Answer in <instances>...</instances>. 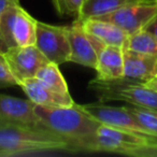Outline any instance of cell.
Here are the masks:
<instances>
[{
  "mask_svg": "<svg viewBox=\"0 0 157 157\" xmlns=\"http://www.w3.org/2000/svg\"><path fill=\"white\" fill-rule=\"evenodd\" d=\"M36 78L43 85H45L46 87L54 90V92L65 95L70 94L68 84L63 75L61 74L57 63H51V61L48 63L38 71Z\"/></svg>",
  "mask_w": 157,
  "mask_h": 157,
  "instance_id": "17",
  "label": "cell"
},
{
  "mask_svg": "<svg viewBox=\"0 0 157 157\" xmlns=\"http://www.w3.org/2000/svg\"><path fill=\"white\" fill-rule=\"evenodd\" d=\"M14 3H18L15 0H0V15L10 7V6L14 5Z\"/></svg>",
  "mask_w": 157,
  "mask_h": 157,
  "instance_id": "24",
  "label": "cell"
},
{
  "mask_svg": "<svg viewBox=\"0 0 157 157\" xmlns=\"http://www.w3.org/2000/svg\"><path fill=\"white\" fill-rule=\"evenodd\" d=\"M146 84H147L148 86H151V87H153L155 90H157V80L156 78H154V80H151V81L148 82H145Z\"/></svg>",
  "mask_w": 157,
  "mask_h": 157,
  "instance_id": "26",
  "label": "cell"
},
{
  "mask_svg": "<svg viewBox=\"0 0 157 157\" xmlns=\"http://www.w3.org/2000/svg\"><path fill=\"white\" fill-rule=\"evenodd\" d=\"M3 56L8 67L17 81V86L23 80L36 78L38 71L50 63L35 44L9 48L3 52Z\"/></svg>",
  "mask_w": 157,
  "mask_h": 157,
  "instance_id": "9",
  "label": "cell"
},
{
  "mask_svg": "<svg viewBox=\"0 0 157 157\" xmlns=\"http://www.w3.org/2000/svg\"><path fill=\"white\" fill-rule=\"evenodd\" d=\"M90 86L98 93L101 102L122 101L126 105L157 112V90L146 83L128 81L125 78L110 82L95 78Z\"/></svg>",
  "mask_w": 157,
  "mask_h": 157,
  "instance_id": "3",
  "label": "cell"
},
{
  "mask_svg": "<svg viewBox=\"0 0 157 157\" xmlns=\"http://www.w3.org/2000/svg\"><path fill=\"white\" fill-rule=\"evenodd\" d=\"M1 124H6V123H3V122H1V121H0V125Z\"/></svg>",
  "mask_w": 157,
  "mask_h": 157,
  "instance_id": "28",
  "label": "cell"
},
{
  "mask_svg": "<svg viewBox=\"0 0 157 157\" xmlns=\"http://www.w3.org/2000/svg\"><path fill=\"white\" fill-rule=\"evenodd\" d=\"M7 50H8V48H7V45H6L5 41H3L2 37H1V33H0V52L3 53V52H6Z\"/></svg>",
  "mask_w": 157,
  "mask_h": 157,
  "instance_id": "25",
  "label": "cell"
},
{
  "mask_svg": "<svg viewBox=\"0 0 157 157\" xmlns=\"http://www.w3.org/2000/svg\"><path fill=\"white\" fill-rule=\"evenodd\" d=\"M53 5H54L55 9H56V11L58 12L59 11V0H52Z\"/></svg>",
  "mask_w": 157,
  "mask_h": 157,
  "instance_id": "27",
  "label": "cell"
},
{
  "mask_svg": "<svg viewBox=\"0 0 157 157\" xmlns=\"http://www.w3.org/2000/svg\"><path fill=\"white\" fill-rule=\"evenodd\" d=\"M73 150L68 140L44 127L0 125V157L71 153Z\"/></svg>",
  "mask_w": 157,
  "mask_h": 157,
  "instance_id": "1",
  "label": "cell"
},
{
  "mask_svg": "<svg viewBox=\"0 0 157 157\" xmlns=\"http://www.w3.org/2000/svg\"><path fill=\"white\" fill-rule=\"evenodd\" d=\"M0 121L7 124L43 127L35 112V103L29 99L3 94H0Z\"/></svg>",
  "mask_w": 157,
  "mask_h": 157,
  "instance_id": "11",
  "label": "cell"
},
{
  "mask_svg": "<svg viewBox=\"0 0 157 157\" xmlns=\"http://www.w3.org/2000/svg\"><path fill=\"white\" fill-rule=\"evenodd\" d=\"M157 78V57L124 48V78L145 83Z\"/></svg>",
  "mask_w": 157,
  "mask_h": 157,
  "instance_id": "12",
  "label": "cell"
},
{
  "mask_svg": "<svg viewBox=\"0 0 157 157\" xmlns=\"http://www.w3.org/2000/svg\"><path fill=\"white\" fill-rule=\"evenodd\" d=\"M35 112L42 126L70 142L76 151L84 150L96 133L100 123L74 102L69 107L48 108L35 105Z\"/></svg>",
  "mask_w": 157,
  "mask_h": 157,
  "instance_id": "2",
  "label": "cell"
},
{
  "mask_svg": "<svg viewBox=\"0 0 157 157\" xmlns=\"http://www.w3.org/2000/svg\"><path fill=\"white\" fill-rule=\"evenodd\" d=\"M83 28L88 35L96 38L105 45L124 48L129 36L115 24L102 18L93 17L81 21Z\"/></svg>",
  "mask_w": 157,
  "mask_h": 157,
  "instance_id": "15",
  "label": "cell"
},
{
  "mask_svg": "<svg viewBox=\"0 0 157 157\" xmlns=\"http://www.w3.org/2000/svg\"><path fill=\"white\" fill-rule=\"evenodd\" d=\"M38 21L20 3L10 6L0 15V33L7 48L33 45L37 37Z\"/></svg>",
  "mask_w": 157,
  "mask_h": 157,
  "instance_id": "4",
  "label": "cell"
},
{
  "mask_svg": "<svg viewBox=\"0 0 157 157\" xmlns=\"http://www.w3.org/2000/svg\"><path fill=\"white\" fill-rule=\"evenodd\" d=\"M144 30H146L150 33H152V35L157 39V14L153 17V20L151 21L147 25H146L145 28H144Z\"/></svg>",
  "mask_w": 157,
  "mask_h": 157,
  "instance_id": "23",
  "label": "cell"
},
{
  "mask_svg": "<svg viewBox=\"0 0 157 157\" xmlns=\"http://www.w3.org/2000/svg\"><path fill=\"white\" fill-rule=\"evenodd\" d=\"M156 80H157V78H156Z\"/></svg>",
  "mask_w": 157,
  "mask_h": 157,
  "instance_id": "31",
  "label": "cell"
},
{
  "mask_svg": "<svg viewBox=\"0 0 157 157\" xmlns=\"http://www.w3.org/2000/svg\"><path fill=\"white\" fill-rule=\"evenodd\" d=\"M129 111L136 116L139 123L153 135L157 136V112L136 105H127Z\"/></svg>",
  "mask_w": 157,
  "mask_h": 157,
  "instance_id": "19",
  "label": "cell"
},
{
  "mask_svg": "<svg viewBox=\"0 0 157 157\" xmlns=\"http://www.w3.org/2000/svg\"><path fill=\"white\" fill-rule=\"evenodd\" d=\"M18 86L26 94L28 99L37 105L48 108L69 107L74 103L70 94H59L50 90L41 83L37 78H30L23 80Z\"/></svg>",
  "mask_w": 157,
  "mask_h": 157,
  "instance_id": "13",
  "label": "cell"
},
{
  "mask_svg": "<svg viewBox=\"0 0 157 157\" xmlns=\"http://www.w3.org/2000/svg\"><path fill=\"white\" fill-rule=\"evenodd\" d=\"M151 142L131 131L101 124L86 145L87 152H108L130 156L135 151Z\"/></svg>",
  "mask_w": 157,
  "mask_h": 157,
  "instance_id": "5",
  "label": "cell"
},
{
  "mask_svg": "<svg viewBox=\"0 0 157 157\" xmlns=\"http://www.w3.org/2000/svg\"><path fill=\"white\" fill-rule=\"evenodd\" d=\"M124 48L157 57V39L152 33L142 29L129 36Z\"/></svg>",
  "mask_w": 157,
  "mask_h": 157,
  "instance_id": "18",
  "label": "cell"
},
{
  "mask_svg": "<svg viewBox=\"0 0 157 157\" xmlns=\"http://www.w3.org/2000/svg\"><path fill=\"white\" fill-rule=\"evenodd\" d=\"M99 81H117L124 78V48L105 45L98 53L96 69Z\"/></svg>",
  "mask_w": 157,
  "mask_h": 157,
  "instance_id": "14",
  "label": "cell"
},
{
  "mask_svg": "<svg viewBox=\"0 0 157 157\" xmlns=\"http://www.w3.org/2000/svg\"><path fill=\"white\" fill-rule=\"evenodd\" d=\"M17 86V81L12 74L10 68L3 56V53L0 52V87L3 86Z\"/></svg>",
  "mask_w": 157,
  "mask_h": 157,
  "instance_id": "20",
  "label": "cell"
},
{
  "mask_svg": "<svg viewBox=\"0 0 157 157\" xmlns=\"http://www.w3.org/2000/svg\"><path fill=\"white\" fill-rule=\"evenodd\" d=\"M156 14V2H141L123 7L98 18L113 23L123 29L128 36H131L145 28L146 25Z\"/></svg>",
  "mask_w": 157,
  "mask_h": 157,
  "instance_id": "10",
  "label": "cell"
},
{
  "mask_svg": "<svg viewBox=\"0 0 157 157\" xmlns=\"http://www.w3.org/2000/svg\"><path fill=\"white\" fill-rule=\"evenodd\" d=\"M155 2H156V5H157V0H155Z\"/></svg>",
  "mask_w": 157,
  "mask_h": 157,
  "instance_id": "29",
  "label": "cell"
},
{
  "mask_svg": "<svg viewBox=\"0 0 157 157\" xmlns=\"http://www.w3.org/2000/svg\"><path fill=\"white\" fill-rule=\"evenodd\" d=\"M15 1H17V2H18V1H20V0H15Z\"/></svg>",
  "mask_w": 157,
  "mask_h": 157,
  "instance_id": "30",
  "label": "cell"
},
{
  "mask_svg": "<svg viewBox=\"0 0 157 157\" xmlns=\"http://www.w3.org/2000/svg\"><path fill=\"white\" fill-rule=\"evenodd\" d=\"M85 0H59V14H70L78 17Z\"/></svg>",
  "mask_w": 157,
  "mask_h": 157,
  "instance_id": "21",
  "label": "cell"
},
{
  "mask_svg": "<svg viewBox=\"0 0 157 157\" xmlns=\"http://www.w3.org/2000/svg\"><path fill=\"white\" fill-rule=\"evenodd\" d=\"M132 157H157V142H148L146 145L135 151Z\"/></svg>",
  "mask_w": 157,
  "mask_h": 157,
  "instance_id": "22",
  "label": "cell"
},
{
  "mask_svg": "<svg viewBox=\"0 0 157 157\" xmlns=\"http://www.w3.org/2000/svg\"><path fill=\"white\" fill-rule=\"evenodd\" d=\"M82 105L84 110L100 124L131 131L146 138L151 142H157V136L153 135L147 129L144 128L136 118V116L129 111L127 105L113 107V105H105L103 102L88 103Z\"/></svg>",
  "mask_w": 157,
  "mask_h": 157,
  "instance_id": "6",
  "label": "cell"
},
{
  "mask_svg": "<svg viewBox=\"0 0 157 157\" xmlns=\"http://www.w3.org/2000/svg\"><path fill=\"white\" fill-rule=\"evenodd\" d=\"M65 29L70 45L69 63L96 69L98 53L105 44L88 35L78 18L70 26H65Z\"/></svg>",
  "mask_w": 157,
  "mask_h": 157,
  "instance_id": "7",
  "label": "cell"
},
{
  "mask_svg": "<svg viewBox=\"0 0 157 157\" xmlns=\"http://www.w3.org/2000/svg\"><path fill=\"white\" fill-rule=\"evenodd\" d=\"M35 45L51 63H69L70 45L65 26H55L38 21Z\"/></svg>",
  "mask_w": 157,
  "mask_h": 157,
  "instance_id": "8",
  "label": "cell"
},
{
  "mask_svg": "<svg viewBox=\"0 0 157 157\" xmlns=\"http://www.w3.org/2000/svg\"><path fill=\"white\" fill-rule=\"evenodd\" d=\"M141 2H155V0H85L76 18L85 21L87 18L100 17L123 7Z\"/></svg>",
  "mask_w": 157,
  "mask_h": 157,
  "instance_id": "16",
  "label": "cell"
}]
</instances>
